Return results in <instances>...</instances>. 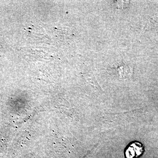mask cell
<instances>
[{
  "label": "cell",
  "mask_w": 158,
  "mask_h": 158,
  "mask_svg": "<svg viewBox=\"0 0 158 158\" xmlns=\"http://www.w3.org/2000/svg\"><path fill=\"white\" fill-rule=\"evenodd\" d=\"M129 2H127V1H118V2H116V6H118V8H123V5H124V4H127V3H129Z\"/></svg>",
  "instance_id": "2"
},
{
  "label": "cell",
  "mask_w": 158,
  "mask_h": 158,
  "mask_svg": "<svg viewBox=\"0 0 158 158\" xmlns=\"http://www.w3.org/2000/svg\"><path fill=\"white\" fill-rule=\"evenodd\" d=\"M144 147L142 144L138 142H134L128 146L125 152L127 158H135L142 154Z\"/></svg>",
  "instance_id": "1"
}]
</instances>
